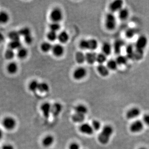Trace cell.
<instances>
[{
	"instance_id": "1",
	"label": "cell",
	"mask_w": 149,
	"mask_h": 149,
	"mask_svg": "<svg viewBox=\"0 0 149 149\" xmlns=\"http://www.w3.org/2000/svg\"><path fill=\"white\" fill-rule=\"evenodd\" d=\"M113 128L111 125H105L98 136L99 142L103 145L108 143L113 133Z\"/></svg>"
},
{
	"instance_id": "2",
	"label": "cell",
	"mask_w": 149,
	"mask_h": 149,
	"mask_svg": "<svg viewBox=\"0 0 149 149\" xmlns=\"http://www.w3.org/2000/svg\"><path fill=\"white\" fill-rule=\"evenodd\" d=\"M117 21L116 17L112 13L106 15L105 20V25L107 30L113 31L116 27Z\"/></svg>"
},
{
	"instance_id": "3",
	"label": "cell",
	"mask_w": 149,
	"mask_h": 149,
	"mask_svg": "<svg viewBox=\"0 0 149 149\" xmlns=\"http://www.w3.org/2000/svg\"><path fill=\"white\" fill-rule=\"evenodd\" d=\"M3 125L6 130H12L16 127L17 122L16 120L12 117H6L3 120Z\"/></svg>"
},
{
	"instance_id": "4",
	"label": "cell",
	"mask_w": 149,
	"mask_h": 149,
	"mask_svg": "<svg viewBox=\"0 0 149 149\" xmlns=\"http://www.w3.org/2000/svg\"><path fill=\"white\" fill-rule=\"evenodd\" d=\"M148 39L145 35H141L138 38L135 44V47L136 49L144 50L148 44Z\"/></svg>"
},
{
	"instance_id": "5",
	"label": "cell",
	"mask_w": 149,
	"mask_h": 149,
	"mask_svg": "<svg viewBox=\"0 0 149 149\" xmlns=\"http://www.w3.org/2000/svg\"><path fill=\"white\" fill-rule=\"evenodd\" d=\"M50 18L54 22H58L62 20L63 14L61 10L58 8H55L50 13Z\"/></svg>"
},
{
	"instance_id": "6",
	"label": "cell",
	"mask_w": 149,
	"mask_h": 149,
	"mask_svg": "<svg viewBox=\"0 0 149 149\" xmlns=\"http://www.w3.org/2000/svg\"><path fill=\"white\" fill-rule=\"evenodd\" d=\"M87 74V70L83 67H79L75 69L73 72V77L77 80L84 79Z\"/></svg>"
},
{
	"instance_id": "7",
	"label": "cell",
	"mask_w": 149,
	"mask_h": 149,
	"mask_svg": "<svg viewBox=\"0 0 149 149\" xmlns=\"http://www.w3.org/2000/svg\"><path fill=\"white\" fill-rule=\"evenodd\" d=\"M143 123L140 120L134 121L130 126V130L133 133L140 132L143 129Z\"/></svg>"
},
{
	"instance_id": "8",
	"label": "cell",
	"mask_w": 149,
	"mask_h": 149,
	"mask_svg": "<svg viewBox=\"0 0 149 149\" xmlns=\"http://www.w3.org/2000/svg\"><path fill=\"white\" fill-rule=\"evenodd\" d=\"M124 2L121 0H116L111 3L109 8L112 13L119 12L123 8Z\"/></svg>"
},
{
	"instance_id": "9",
	"label": "cell",
	"mask_w": 149,
	"mask_h": 149,
	"mask_svg": "<svg viewBox=\"0 0 149 149\" xmlns=\"http://www.w3.org/2000/svg\"><path fill=\"white\" fill-rule=\"evenodd\" d=\"M141 113V110L139 108L134 107L128 110L126 114V117L128 119H133L139 116Z\"/></svg>"
},
{
	"instance_id": "10",
	"label": "cell",
	"mask_w": 149,
	"mask_h": 149,
	"mask_svg": "<svg viewBox=\"0 0 149 149\" xmlns=\"http://www.w3.org/2000/svg\"><path fill=\"white\" fill-rule=\"evenodd\" d=\"M52 105L49 103L45 102L41 105V110L42 114L45 118H49L51 113Z\"/></svg>"
},
{
	"instance_id": "11",
	"label": "cell",
	"mask_w": 149,
	"mask_h": 149,
	"mask_svg": "<svg viewBox=\"0 0 149 149\" xmlns=\"http://www.w3.org/2000/svg\"><path fill=\"white\" fill-rule=\"evenodd\" d=\"M79 130L81 132L88 135L93 134L94 131L92 125L87 123H84L81 125L79 127Z\"/></svg>"
},
{
	"instance_id": "12",
	"label": "cell",
	"mask_w": 149,
	"mask_h": 149,
	"mask_svg": "<svg viewBox=\"0 0 149 149\" xmlns=\"http://www.w3.org/2000/svg\"><path fill=\"white\" fill-rule=\"evenodd\" d=\"M62 105L59 103L56 102L52 105L51 114L54 117H58L62 111Z\"/></svg>"
},
{
	"instance_id": "13",
	"label": "cell",
	"mask_w": 149,
	"mask_h": 149,
	"mask_svg": "<svg viewBox=\"0 0 149 149\" xmlns=\"http://www.w3.org/2000/svg\"><path fill=\"white\" fill-rule=\"evenodd\" d=\"M52 51L55 56H61L63 55L64 49L63 46L60 44H56L52 47Z\"/></svg>"
},
{
	"instance_id": "14",
	"label": "cell",
	"mask_w": 149,
	"mask_h": 149,
	"mask_svg": "<svg viewBox=\"0 0 149 149\" xmlns=\"http://www.w3.org/2000/svg\"><path fill=\"white\" fill-rule=\"evenodd\" d=\"M97 54L94 52H88L86 54V61L90 64H93L97 62Z\"/></svg>"
},
{
	"instance_id": "15",
	"label": "cell",
	"mask_w": 149,
	"mask_h": 149,
	"mask_svg": "<svg viewBox=\"0 0 149 149\" xmlns=\"http://www.w3.org/2000/svg\"><path fill=\"white\" fill-rule=\"evenodd\" d=\"M125 42L121 39L117 40L115 41L113 45V50L116 54H120L121 53L122 48L124 47Z\"/></svg>"
},
{
	"instance_id": "16",
	"label": "cell",
	"mask_w": 149,
	"mask_h": 149,
	"mask_svg": "<svg viewBox=\"0 0 149 149\" xmlns=\"http://www.w3.org/2000/svg\"><path fill=\"white\" fill-rule=\"evenodd\" d=\"M97 70L99 74L102 77H107L110 73V70L108 68L103 64L99 65L97 67Z\"/></svg>"
},
{
	"instance_id": "17",
	"label": "cell",
	"mask_w": 149,
	"mask_h": 149,
	"mask_svg": "<svg viewBox=\"0 0 149 149\" xmlns=\"http://www.w3.org/2000/svg\"><path fill=\"white\" fill-rule=\"evenodd\" d=\"M54 142V138L51 135H47L43 139L42 145L45 147H49Z\"/></svg>"
},
{
	"instance_id": "18",
	"label": "cell",
	"mask_w": 149,
	"mask_h": 149,
	"mask_svg": "<svg viewBox=\"0 0 149 149\" xmlns=\"http://www.w3.org/2000/svg\"><path fill=\"white\" fill-rule=\"evenodd\" d=\"M130 15V12L128 9L125 8H123L118 12V17L121 20H125L128 18Z\"/></svg>"
},
{
	"instance_id": "19",
	"label": "cell",
	"mask_w": 149,
	"mask_h": 149,
	"mask_svg": "<svg viewBox=\"0 0 149 149\" xmlns=\"http://www.w3.org/2000/svg\"><path fill=\"white\" fill-rule=\"evenodd\" d=\"M101 49L102 51V53L108 56L111 54L112 51V47L110 43L107 42H104L102 45Z\"/></svg>"
},
{
	"instance_id": "20",
	"label": "cell",
	"mask_w": 149,
	"mask_h": 149,
	"mask_svg": "<svg viewBox=\"0 0 149 149\" xmlns=\"http://www.w3.org/2000/svg\"><path fill=\"white\" fill-rule=\"evenodd\" d=\"M126 53L128 59H134V55L135 52V47L132 45H129L126 47Z\"/></svg>"
},
{
	"instance_id": "21",
	"label": "cell",
	"mask_w": 149,
	"mask_h": 149,
	"mask_svg": "<svg viewBox=\"0 0 149 149\" xmlns=\"http://www.w3.org/2000/svg\"><path fill=\"white\" fill-rule=\"evenodd\" d=\"M75 111L76 113L85 116L87 113L88 109H87V107L84 105L79 104L75 107Z\"/></svg>"
},
{
	"instance_id": "22",
	"label": "cell",
	"mask_w": 149,
	"mask_h": 149,
	"mask_svg": "<svg viewBox=\"0 0 149 149\" xmlns=\"http://www.w3.org/2000/svg\"><path fill=\"white\" fill-rule=\"evenodd\" d=\"M98 47V42L97 40L95 39L88 40V50L94 51Z\"/></svg>"
},
{
	"instance_id": "23",
	"label": "cell",
	"mask_w": 149,
	"mask_h": 149,
	"mask_svg": "<svg viewBox=\"0 0 149 149\" xmlns=\"http://www.w3.org/2000/svg\"><path fill=\"white\" fill-rule=\"evenodd\" d=\"M69 39V35L66 31H62L58 35V39L62 44L66 43Z\"/></svg>"
},
{
	"instance_id": "24",
	"label": "cell",
	"mask_w": 149,
	"mask_h": 149,
	"mask_svg": "<svg viewBox=\"0 0 149 149\" xmlns=\"http://www.w3.org/2000/svg\"><path fill=\"white\" fill-rule=\"evenodd\" d=\"M9 48L11 49L18 50L22 47L21 43L19 40L18 41H11L8 45Z\"/></svg>"
},
{
	"instance_id": "25",
	"label": "cell",
	"mask_w": 149,
	"mask_h": 149,
	"mask_svg": "<svg viewBox=\"0 0 149 149\" xmlns=\"http://www.w3.org/2000/svg\"><path fill=\"white\" fill-rule=\"evenodd\" d=\"M106 66L110 70H116L118 68V65L116 60L110 59L108 61Z\"/></svg>"
},
{
	"instance_id": "26",
	"label": "cell",
	"mask_w": 149,
	"mask_h": 149,
	"mask_svg": "<svg viewBox=\"0 0 149 149\" xmlns=\"http://www.w3.org/2000/svg\"><path fill=\"white\" fill-rule=\"evenodd\" d=\"M75 59L79 64H83L86 61V54L82 52H78L75 55Z\"/></svg>"
},
{
	"instance_id": "27",
	"label": "cell",
	"mask_w": 149,
	"mask_h": 149,
	"mask_svg": "<svg viewBox=\"0 0 149 149\" xmlns=\"http://www.w3.org/2000/svg\"><path fill=\"white\" fill-rule=\"evenodd\" d=\"M118 66L125 65L127 63L128 58L123 55H119L116 59Z\"/></svg>"
},
{
	"instance_id": "28",
	"label": "cell",
	"mask_w": 149,
	"mask_h": 149,
	"mask_svg": "<svg viewBox=\"0 0 149 149\" xmlns=\"http://www.w3.org/2000/svg\"><path fill=\"white\" fill-rule=\"evenodd\" d=\"M18 67L15 62H11L7 67V70L10 74H14L17 72Z\"/></svg>"
},
{
	"instance_id": "29",
	"label": "cell",
	"mask_w": 149,
	"mask_h": 149,
	"mask_svg": "<svg viewBox=\"0 0 149 149\" xmlns=\"http://www.w3.org/2000/svg\"><path fill=\"white\" fill-rule=\"evenodd\" d=\"M28 53V52L27 49H26L25 47H21V48H20L19 49L17 50V55L19 58L23 59L27 56Z\"/></svg>"
},
{
	"instance_id": "30",
	"label": "cell",
	"mask_w": 149,
	"mask_h": 149,
	"mask_svg": "<svg viewBox=\"0 0 149 149\" xmlns=\"http://www.w3.org/2000/svg\"><path fill=\"white\" fill-rule=\"evenodd\" d=\"M85 119V116L82 114L75 113L72 116V120L73 122L75 123H82L84 121Z\"/></svg>"
},
{
	"instance_id": "31",
	"label": "cell",
	"mask_w": 149,
	"mask_h": 149,
	"mask_svg": "<svg viewBox=\"0 0 149 149\" xmlns=\"http://www.w3.org/2000/svg\"><path fill=\"white\" fill-rule=\"evenodd\" d=\"M9 17L8 14L4 11L0 12V23L5 24L8 21Z\"/></svg>"
},
{
	"instance_id": "32",
	"label": "cell",
	"mask_w": 149,
	"mask_h": 149,
	"mask_svg": "<svg viewBox=\"0 0 149 149\" xmlns=\"http://www.w3.org/2000/svg\"><path fill=\"white\" fill-rule=\"evenodd\" d=\"M39 83L36 80H33L30 82L29 85V88L30 91L32 92H35L38 90Z\"/></svg>"
},
{
	"instance_id": "33",
	"label": "cell",
	"mask_w": 149,
	"mask_h": 149,
	"mask_svg": "<svg viewBox=\"0 0 149 149\" xmlns=\"http://www.w3.org/2000/svg\"><path fill=\"white\" fill-rule=\"evenodd\" d=\"M49 90V87L47 83L45 82L39 83L38 90H39L40 92L45 93V92H48Z\"/></svg>"
},
{
	"instance_id": "34",
	"label": "cell",
	"mask_w": 149,
	"mask_h": 149,
	"mask_svg": "<svg viewBox=\"0 0 149 149\" xmlns=\"http://www.w3.org/2000/svg\"><path fill=\"white\" fill-rule=\"evenodd\" d=\"M52 47L53 46L50 42H44L41 44V49L44 52H48L51 50H52Z\"/></svg>"
},
{
	"instance_id": "35",
	"label": "cell",
	"mask_w": 149,
	"mask_h": 149,
	"mask_svg": "<svg viewBox=\"0 0 149 149\" xmlns=\"http://www.w3.org/2000/svg\"><path fill=\"white\" fill-rule=\"evenodd\" d=\"M107 61V56H106L105 54L101 53L97 54V62L98 63L100 64H103Z\"/></svg>"
},
{
	"instance_id": "36",
	"label": "cell",
	"mask_w": 149,
	"mask_h": 149,
	"mask_svg": "<svg viewBox=\"0 0 149 149\" xmlns=\"http://www.w3.org/2000/svg\"><path fill=\"white\" fill-rule=\"evenodd\" d=\"M8 36L11 41H18L19 40L20 35L18 31H12L9 33Z\"/></svg>"
},
{
	"instance_id": "37",
	"label": "cell",
	"mask_w": 149,
	"mask_h": 149,
	"mask_svg": "<svg viewBox=\"0 0 149 149\" xmlns=\"http://www.w3.org/2000/svg\"><path fill=\"white\" fill-rule=\"evenodd\" d=\"M143 55L144 50L136 49L135 48L134 55V59H136L137 61H139L143 58Z\"/></svg>"
},
{
	"instance_id": "38",
	"label": "cell",
	"mask_w": 149,
	"mask_h": 149,
	"mask_svg": "<svg viewBox=\"0 0 149 149\" xmlns=\"http://www.w3.org/2000/svg\"><path fill=\"white\" fill-rule=\"evenodd\" d=\"M18 32H19L20 36H22L24 37L27 36L28 35H31V31H30V29L27 28V27L21 29Z\"/></svg>"
},
{
	"instance_id": "39",
	"label": "cell",
	"mask_w": 149,
	"mask_h": 149,
	"mask_svg": "<svg viewBox=\"0 0 149 149\" xmlns=\"http://www.w3.org/2000/svg\"><path fill=\"white\" fill-rule=\"evenodd\" d=\"M48 40L51 41H55L58 39V35L56 32L53 31H50L47 35Z\"/></svg>"
},
{
	"instance_id": "40",
	"label": "cell",
	"mask_w": 149,
	"mask_h": 149,
	"mask_svg": "<svg viewBox=\"0 0 149 149\" xmlns=\"http://www.w3.org/2000/svg\"><path fill=\"white\" fill-rule=\"evenodd\" d=\"M49 28L50 29L51 31L56 32L61 28V26L58 23L53 22L50 25Z\"/></svg>"
},
{
	"instance_id": "41",
	"label": "cell",
	"mask_w": 149,
	"mask_h": 149,
	"mask_svg": "<svg viewBox=\"0 0 149 149\" xmlns=\"http://www.w3.org/2000/svg\"><path fill=\"white\" fill-rule=\"evenodd\" d=\"M14 52L13 50L9 48L6 51V53H5V57L6 59H8V60L12 59L14 57Z\"/></svg>"
},
{
	"instance_id": "42",
	"label": "cell",
	"mask_w": 149,
	"mask_h": 149,
	"mask_svg": "<svg viewBox=\"0 0 149 149\" xmlns=\"http://www.w3.org/2000/svg\"><path fill=\"white\" fill-rule=\"evenodd\" d=\"M136 34V31L133 29H129L128 30H127V31H125V36L127 38L130 39L133 37Z\"/></svg>"
},
{
	"instance_id": "43",
	"label": "cell",
	"mask_w": 149,
	"mask_h": 149,
	"mask_svg": "<svg viewBox=\"0 0 149 149\" xmlns=\"http://www.w3.org/2000/svg\"><path fill=\"white\" fill-rule=\"evenodd\" d=\"M92 127L94 130H99L101 128V123L97 120H94L92 123Z\"/></svg>"
},
{
	"instance_id": "44",
	"label": "cell",
	"mask_w": 149,
	"mask_h": 149,
	"mask_svg": "<svg viewBox=\"0 0 149 149\" xmlns=\"http://www.w3.org/2000/svg\"><path fill=\"white\" fill-rule=\"evenodd\" d=\"M79 47L82 49L88 50V40L83 39L80 41Z\"/></svg>"
},
{
	"instance_id": "45",
	"label": "cell",
	"mask_w": 149,
	"mask_h": 149,
	"mask_svg": "<svg viewBox=\"0 0 149 149\" xmlns=\"http://www.w3.org/2000/svg\"><path fill=\"white\" fill-rule=\"evenodd\" d=\"M24 40L27 44H31L33 42V38L31 34V35H28L27 36L24 37Z\"/></svg>"
},
{
	"instance_id": "46",
	"label": "cell",
	"mask_w": 149,
	"mask_h": 149,
	"mask_svg": "<svg viewBox=\"0 0 149 149\" xmlns=\"http://www.w3.org/2000/svg\"><path fill=\"white\" fill-rule=\"evenodd\" d=\"M69 149H80V145L76 142H72L70 145Z\"/></svg>"
},
{
	"instance_id": "47",
	"label": "cell",
	"mask_w": 149,
	"mask_h": 149,
	"mask_svg": "<svg viewBox=\"0 0 149 149\" xmlns=\"http://www.w3.org/2000/svg\"><path fill=\"white\" fill-rule=\"evenodd\" d=\"M143 120L144 124L147 125H149V114H145V116H144Z\"/></svg>"
},
{
	"instance_id": "48",
	"label": "cell",
	"mask_w": 149,
	"mask_h": 149,
	"mask_svg": "<svg viewBox=\"0 0 149 149\" xmlns=\"http://www.w3.org/2000/svg\"><path fill=\"white\" fill-rule=\"evenodd\" d=\"M1 149H15L13 145L10 144H6L3 145Z\"/></svg>"
},
{
	"instance_id": "49",
	"label": "cell",
	"mask_w": 149,
	"mask_h": 149,
	"mask_svg": "<svg viewBox=\"0 0 149 149\" xmlns=\"http://www.w3.org/2000/svg\"><path fill=\"white\" fill-rule=\"evenodd\" d=\"M3 40H4V36L0 32V44L3 42Z\"/></svg>"
},
{
	"instance_id": "50",
	"label": "cell",
	"mask_w": 149,
	"mask_h": 149,
	"mask_svg": "<svg viewBox=\"0 0 149 149\" xmlns=\"http://www.w3.org/2000/svg\"><path fill=\"white\" fill-rule=\"evenodd\" d=\"M3 132L2 130L0 129V139H1V138H3Z\"/></svg>"
},
{
	"instance_id": "51",
	"label": "cell",
	"mask_w": 149,
	"mask_h": 149,
	"mask_svg": "<svg viewBox=\"0 0 149 149\" xmlns=\"http://www.w3.org/2000/svg\"><path fill=\"white\" fill-rule=\"evenodd\" d=\"M139 149H147V148H145V147H141V148H139Z\"/></svg>"
},
{
	"instance_id": "52",
	"label": "cell",
	"mask_w": 149,
	"mask_h": 149,
	"mask_svg": "<svg viewBox=\"0 0 149 149\" xmlns=\"http://www.w3.org/2000/svg\"></svg>"
}]
</instances>
